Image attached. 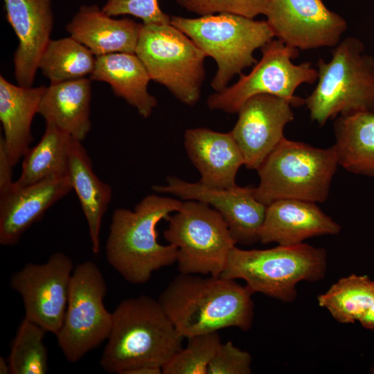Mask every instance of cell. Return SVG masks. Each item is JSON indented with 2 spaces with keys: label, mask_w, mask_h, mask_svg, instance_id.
<instances>
[{
  "label": "cell",
  "mask_w": 374,
  "mask_h": 374,
  "mask_svg": "<svg viewBox=\"0 0 374 374\" xmlns=\"http://www.w3.org/2000/svg\"><path fill=\"white\" fill-rule=\"evenodd\" d=\"M135 54L151 80L165 87L179 101L189 106L199 101L206 56L171 22L141 24Z\"/></svg>",
  "instance_id": "cell-8"
},
{
  "label": "cell",
  "mask_w": 374,
  "mask_h": 374,
  "mask_svg": "<svg viewBox=\"0 0 374 374\" xmlns=\"http://www.w3.org/2000/svg\"><path fill=\"white\" fill-rule=\"evenodd\" d=\"M166 181V185L153 186L152 190L208 204L222 215L237 243L249 245L259 241L267 206L256 198L254 188H211L199 181L188 182L171 176Z\"/></svg>",
  "instance_id": "cell-14"
},
{
  "label": "cell",
  "mask_w": 374,
  "mask_h": 374,
  "mask_svg": "<svg viewBox=\"0 0 374 374\" xmlns=\"http://www.w3.org/2000/svg\"><path fill=\"white\" fill-rule=\"evenodd\" d=\"M170 22L215 61L217 69L211 82L215 92L223 91L235 75L256 64L254 51L274 37L266 20L234 14L173 16Z\"/></svg>",
  "instance_id": "cell-7"
},
{
  "label": "cell",
  "mask_w": 374,
  "mask_h": 374,
  "mask_svg": "<svg viewBox=\"0 0 374 374\" xmlns=\"http://www.w3.org/2000/svg\"><path fill=\"white\" fill-rule=\"evenodd\" d=\"M262 57L247 75L241 74L237 82L208 96L210 109L237 113L249 98L259 94L276 96L287 100L293 107L305 103L294 94L303 84H313L318 78L317 69L310 62L295 64L299 50L278 39H272L261 48Z\"/></svg>",
  "instance_id": "cell-10"
},
{
  "label": "cell",
  "mask_w": 374,
  "mask_h": 374,
  "mask_svg": "<svg viewBox=\"0 0 374 374\" xmlns=\"http://www.w3.org/2000/svg\"><path fill=\"white\" fill-rule=\"evenodd\" d=\"M0 373L8 374L10 373V368L8 361L7 362L2 357H0Z\"/></svg>",
  "instance_id": "cell-36"
},
{
  "label": "cell",
  "mask_w": 374,
  "mask_h": 374,
  "mask_svg": "<svg viewBox=\"0 0 374 374\" xmlns=\"http://www.w3.org/2000/svg\"><path fill=\"white\" fill-rule=\"evenodd\" d=\"M185 10L200 16L229 13L249 18L265 15L268 0H175Z\"/></svg>",
  "instance_id": "cell-31"
},
{
  "label": "cell",
  "mask_w": 374,
  "mask_h": 374,
  "mask_svg": "<svg viewBox=\"0 0 374 374\" xmlns=\"http://www.w3.org/2000/svg\"><path fill=\"white\" fill-rule=\"evenodd\" d=\"M73 137L53 123H46L39 142L24 156L22 171L13 187L19 188L51 179L68 177L69 153Z\"/></svg>",
  "instance_id": "cell-26"
},
{
  "label": "cell",
  "mask_w": 374,
  "mask_h": 374,
  "mask_svg": "<svg viewBox=\"0 0 374 374\" xmlns=\"http://www.w3.org/2000/svg\"><path fill=\"white\" fill-rule=\"evenodd\" d=\"M327 262L324 249L303 242L267 249L244 250L235 246L220 276L242 279L253 294L289 303L297 296L299 283L316 282L325 276Z\"/></svg>",
  "instance_id": "cell-5"
},
{
  "label": "cell",
  "mask_w": 374,
  "mask_h": 374,
  "mask_svg": "<svg viewBox=\"0 0 374 374\" xmlns=\"http://www.w3.org/2000/svg\"><path fill=\"white\" fill-rule=\"evenodd\" d=\"M182 204L177 199L152 194L142 199L134 211L114 210L106 242V258L126 281L145 283L154 271L177 262V249L158 242L157 226L179 211Z\"/></svg>",
  "instance_id": "cell-3"
},
{
  "label": "cell",
  "mask_w": 374,
  "mask_h": 374,
  "mask_svg": "<svg viewBox=\"0 0 374 374\" xmlns=\"http://www.w3.org/2000/svg\"><path fill=\"white\" fill-rule=\"evenodd\" d=\"M109 84L113 93L134 107L143 118H148L157 105L148 86L151 78L135 53H114L96 56L89 78Z\"/></svg>",
  "instance_id": "cell-22"
},
{
  "label": "cell",
  "mask_w": 374,
  "mask_h": 374,
  "mask_svg": "<svg viewBox=\"0 0 374 374\" xmlns=\"http://www.w3.org/2000/svg\"><path fill=\"white\" fill-rule=\"evenodd\" d=\"M166 220L163 237L177 249L180 273L221 276L237 244L222 215L204 202L186 200Z\"/></svg>",
  "instance_id": "cell-9"
},
{
  "label": "cell",
  "mask_w": 374,
  "mask_h": 374,
  "mask_svg": "<svg viewBox=\"0 0 374 374\" xmlns=\"http://www.w3.org/2000/svg\"><path fill=\"white\" fill-rule=\"evenodd\" d=\"M96 56L69 36L51 39L39 59L38 69L51 83L86 78L95 68Z\"/></svg>",
  "instance_id": "cell-27"
},
{
  "label": "cell",
  "mask_w": 374,
  "mask_h": 374,
  "mask_svg": "<svg viewBox=\"0 0 374 374\" xmlns=\"http://www.w3.org/2000/svg\"><path fill=\"white\" fill-rule=\"evenodd\" d=\"M333 130L339 166L354 174L374 177V114L338 116Z\"/></svg>",
  "instance_id": "cell-25"
},
{
  "label": "cell",
  "mask_w": 374,
  "mask_h": 374,
  "mask_svg": "<svg viewBox=\"0 0 374 374\" xmlns=\"http://www.w3.org/2000/svg\"><path fill=\"white\" fill-rule=\"evenodd\" d=\"M316 87L305 98L310 118L323 126L338 116L374 114V57L355 37L341 40L331 59L317 62Z\"/></svg>",
  "instance_id": "cell-4"
},
{
  "label": "cell",
  "mask_w": 374,
  "mask_h": 374,
  "mask_svg": "<svg viewBox=\"0 0 374 374\" xmlns=\"http://www.w3.org/2000/svg\"><path fill=\"white\" fill-rule=\"evenodd\" d=\"M46 89L15 85L0 75V121L7 154L14 167L33 140L31 124Z\"/></svg>",
  "instance_id": "cell-21"
},
{
  "label": "cell",
  "mask_w": 374,
  "mask_h": 374,
  "mask_svg": "<svg viewBox=\"0 0 374 374\" xmlns=\"http://www.w3.org/2000/svg\"><path fill=\"white\" fill-rule=\"evenodd\" d=\"M8 22L19 44L13 55L14 74L19 86L30 87L41 55L51 40L54 15L52 0H3Z\"/></svg>",
  "instance_id": "cell-16"
},
{
  "label": "cell",
  "mask_w": 374,
  "mask_h": 374,
  "mask_svg": "<svg viewBox=\"0 0 374 374\" xmlns=\"http://www.w3.org/2000/svg\"><path fill=\"white\" fill-rule=\"evenodd\" d=\"M340 230V225L316 203L285 199L267 206L259 241L265 244L294 245L312 237L336 235Z\"/></svg>",
  "instance_id": "cell-17"
},
{
  "label": "cell",
  "mask_w": 374,
  "mask_h": 374,
  "mask_svg": "<svg viewBox=\"0 0 374 374\" xmlns=\"http://www.w3.org/2000/svg\"><path fill=\"white\" fill-rule=\"evenodd\" d=\"M68 165V177L87 222L91 249L97 254L102 220L112 199V188L96 176L81 141L74 138L70 145Z\"/></svg>",
  "instance_id": "cell-24"
},
{
  "label": "cell",
  "mask_w": 374,
  "mask_h": 374,
  "mask_svg": "<svg viewBox=\"0 0 374 374\" xmlns=\"http://www.w3.org/2000/svg\"><path fill=\"white\" fill-rule=\"evenodd\" d=\"M292 107L285 98L259 94L247 99L240 107L238 121L231 132L247 168L257 170L285 137V125L294 118Z\"/></svg>",
  "instance_id": "cell-15"
},
{
  "label": "cell",
  "mask_w": 374,
  "mask_h": 374,
  "mask_svg": "<svg viewBox=\"0 0 374 374\" xmlns=\"http://www.w3.org/2000/svg\"><path fill=\"white\" fill-rule=\"evenodd\" d=\"M73 189L69 177L51 179L0 195V244H16L55 202Z\"/></svg>",
  "instance_id": "cell-18"
},
{
  "label": "cell",
  "mask_w": 374,
  "mask_h": 374,
  "mask_svg": "<svg viewBox=\"0 0 374 374\" xmlns=\"http://www.w3.org/2000/svg\"><path fill=\"white\" fill-rule=\"evenodd\" d=\"M197 275L181 273L158 299L179 335L188 339L227 328L249 330L254 315L251 290L233 279Z\"/></svg>",
  "instance_id": "cell-1"
},
{
  "label": "cell",
  "mask_w": 374,
  "mask_h": 374,
  "mask_svg": "<svg viewBox=\"0 0 374 374\" xmlns=\"http://www.w3.org/2000/svg\"><path fill=\"white\" fill-rule=\"evenodd\" d=\"M91 79L51 83L39 103L38 114L45 120L83 141L91 127L89 118L91 100Z\"/></svg>",
  "instance_id": "cell-23"
},
{
  "label": "cell",
  "mask_w": 374,
  "mask_h": 374,
  "mask_svg": "<svg viewBox=\"0 0 374 374\" xmlns=\"http://www.w3.org/2000/svg\"><path fill=\"white\" fill-rule=\"evenodd\" d=\"M338 166L334 145L319 148L284 137L258 168L253 193L266 206L285 199L322 203Z\"/></svg>",
  "instance_id": "cell-6"
},
{
  "label": "cell",
  "mask_w": 374,
  "mask_h": 374,
  "mask_svg": "<svg viewBox=\"0 0 374 374\" xmlns=\"http://www.w3.org/2000/svg\"><path fill=\"white\" fill-rule=\"evenodd\" d=\"M187 339V346L177 351L163 366V374H206L222 344L218 332L198 335Z\"/></svg>",
  "instance_id": "cell-30"
},
{
  "label": "cell",
  "mask_w": 374,
  "mask_h": 374,
  "mask_svg": "<svg viewBox=\"0 0 374 374\" xmlns=\"http://www.w3.org/2000/svg\"><path fill=\"white\" fill-rule=\"evenodd\" d=\"M371 371L372 373H374V364H373V366Z\"/></svg>",
  "instance_id": "cell-37"
},
{
  "label": "cell",
  "mask_w": 374,
  "mask_h": 374,
  "mask_svg": "<svg viewBox=\"0 0 374 374\" xmlns=\"http://www.w3.org/2000/svg\"><path fill=\"white\" fill-rule=\"evenodd\" d=\"M374 300V281L355 274L340 278L317 297L319 305L341 323L359 321Z\"/></svg>",
  "instance_id": "cell-28"
},
{
  "label": "cell",
  "mask_w": 374,
  "mask_h": 374,
  "mask_svg": "<svg viewBox=\"0 0 374 374\" xmlns=\"http://www.w3.org/2000/svg\"><path fill=\"white\" fill-rule=\"evenodd\" d=\"M101 8L109 16L129 15L141 19L144 24L170 23L171 17L162 11L159 0H106Z\"/></svg>",
  "instance_id": "cell-32"
},
{
  "label": "cell",
  "mask_w": 374,
  "mask_h": 374,
  "mask_svg": "<svg viewBox=\"0 0 374 374\" xmlns=\"http://www.w3.org/2000/svg\"><path fill=\"white\" fill-rule=\"evenodd\" d=\"M73 269L67 255L56 252L45 263H28L14 273L10 287L22 298L24 318L56 335L63 323Z\"/></svg>",
  "instance_id": "cell-12"
},
{
  "label": "cell",
  "mask_w": 374,
  "mask_h": 374,
  "mask_svg": "<svg viewBox=\"0 0 374 374\" xmlns=\"http://www.w3.org/2000/svg\"><path fill=\"white\" fill-rule=\"evenodd\" d=\"M107 292L104 276L95 262L84 261L73 269L63 323L55 335L69 362H78L108 339L112 313L104 304Z\"/></svg>",
  "instance_id": "cell-11"
},
{
  "label": "cell",
  "mask_w": 374,
  "mask_h": 374,
  "mask_svg": "<svg viewBox=\"0 0 374 374\" xmlns=\"http://www.w3.org/2000/svg\"><path fill=\"white\" fill-rule=\"evenodd\" d=\"M251 355L232 341L222 343L211 359L206 374H250Z\"/></svg>",
  "instance_id": "cell-33"
},
{
  "label": "cell",
  "mask_w": 374,
  "mask_h": 374,
  "mask_svg": "<svg viewBox=\"0 0 374 374\" xmlns=\"http://www.w3.org/2000/svg\"><path fill=\"white\" fill-rule=\"evenodd\" d=\"M141 24L129 18L114 19L96 5L82 6L66 26L70 36L96 56L135 53Z\"/></svg>",
  "instance_id": "cell-20"
},
{
  "label": "cell",
  "mask_w": 374,
  "mask_h": 374,
  "mask_svg": "<svg viewBox=\"0 0 374 374\" xmlns=\"http://www.w3.org/2000/svg\"><path fill=\"white\" fill-rule=\"evenodd\" d=\"M184 146L200 173L202 184L217 188L236 185V175L244 166V161L231 132L222 133L204 127L188 129L184 133Z\"/></svg>",
  "instance_id": "cell-19"
},
{
  "label": "cell",
  "mask_w": 374,
  "mask_h": 374,
  "mask_svg": "<svg viewBox=\"0 0 374 374\" xmlns=\"http://www.w3.org/2000/svg\"><path fill=\"white\" fill-rule=\"evenodd\" d=\"M265 15L274 37L298 50L335 47L347 28L322 0H268Z\"/></svg>",
  "instance_id": "cell-13"
},
{
  "label": "cell",
  "mask_w": 374,
  "mask_h": 374,
  "mask_svg": "<svg viewBox=\"0 0 374 374\" xmlns=\"http://www.w3.org/2000/svg\"><path fill=\"white\" fill-rule=\"evenodd\" d=\"M43 328L24 318L12 343L8 363L12 374H44L48 371Z\"/></svg>",
  "instance_id": "cell-29"
},
{
  "label": "cell",
  "mask_w": 374,
  "mask_h": 374,
  "mask_svg": "<svg viewBox=\"0 0 374 374\" xmlns=\"http://www.w3.org/2000/svg\"><path fill=\"white\" fill-rule=\"evenodd\" d=\"M158 300L142 295L122 301L100 360L107 372L136 374L161 368L182 348L183 339Z\"/></svg>",
  "instance_id": "cell-2"
},
{
  "label": "cell",
  "mask_w": 374,
  "mask_h": 374,
  "mask_svg": "<svg viewBox=\"0 0 374 374\" xmlns=\"http://www.w3.org/2000/svg\"><path fill=\"white\" fill-rule=\"evenodd\" d=\"M359 322L364 328L374 330V300Z\"/></svg>",
  "instance_id": "cell-35"
},
{
  "label": "cell",
  "mask_w": 374,
  "mask_h": 374,
  "mask_svg": "<svg viewBox=\"0 0 374 374\" xmlns=\"http://www.w3.org/2000/svg\"><path fill=\"white\" fill-rule=\"evenodd\" d=\"M3 136L0 137V195L10 191L14 185L12 180V168Z\"/></svg>",
  "instance_id": "cell-34"
}]
</instances>
